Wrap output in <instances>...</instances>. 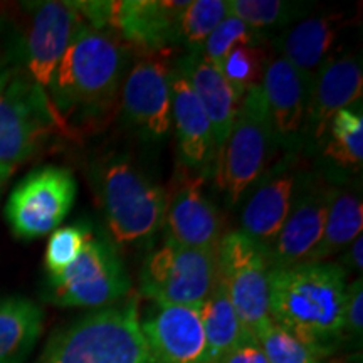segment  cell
I'll list each match as a JSON object with an SVG mask.
<instances>
[{
	"label": "cell",
	"mask_w": 363,
	"mask_h": 363,
	"mask_svg": "<svg viewBox=\"0 0 363 363\" xmlns=\"http://www.w3.org/2000/svg\"><path fill=\"white\" fill-rule=\"evenodd\" d=\"M201 320L207 343V363L219 362L240 345L256 342L240 323L219 278L201 308Z\"/></svg>",
	"instance_id": "d4e9b609"
},
{
	"label": "cell",
	"mask_w": 363,
	"mask_h": 363,
	"mask_svg": "<svg viewBox=\"0 0 363 363\" xmlns=\"http://www.w3.org/2000/svg\"><path fill=\"white\" fill-rule=\"evenodd\" d=\"M347 274L337 262L271 267L267 274L269 318L305 345L318 360L343 342Z\"/></svg>",
	"instance_id": "7a4b0ae2"
},
{
	"label": "cell",
	"mask_w": 363,
	"mask_h": 363,
	"mask_svg": "<svg viewBox=\"0 0 363 363\" xmlns=\"http://www.w3.org/2000/svg\"><path fill=\"white\" fill-rule=\"evenodd\" d=\"M318 363H321V362H318Z\"/></svg>",
	"instance_id": "74e56055"
},
{
	"label": "cell",
	"mask_w": 363,
	"mask_h": 363,
	"mask_svg": "<svg viewBox=\"0 0 363 363\" xmlns=\"http://www.w3.org/2000/svg\"><path fill=\"white\" fill-rule=\"evenodd\" d=\"M269 59L264 45H240L227 54L219 71L234 93L242 98L246 91L261 86Z\"/></svg>",
	"instance_id": "f1b7e54d"
},
{
	"label": "cell",
	"mask_w": 363,
	"mask_h": 363,
	"mask_svg": "<svg viewBox=\"0 0 363 363\" xmlns=\"http://www.w3.org/2000/svg\"><path fill=\"white\" fill-rule=\"evenodd\" d=\"M172 126L180 167L207 179L214 177L217 148L211 121L179 67L172 71Z\"/></svg>",
	"instance_id": "ac0fdd59"
},
{
	"label": "cell",
	"mask_w": 363,
	"mask_h": 363,
	"mask_svg": "<svg viewBox=\"0 0 363 363\" xmlns=\"http://www.w3.org/2000/svg\"><path fill=\"white\" fill-rule=\"evenodd\" d=\"M328 142L325 145L330 157L342 169L360 170L363 162V116L362 111L345 108L330 120Z\"/></svg>",
	"instance_id": "484cf974"
},
{
	"label": "cell",
	"mask_w": 363,
	"mask_h": 363,
	"mask_svg": "<svg viewBox=\"0 0 363 363\" xmlns=\"http://www.w3.org/2000/svg\"><path fill=\"white\" fill-rule=\"evenodd\" d=\"M362 61L353 52H331L315 74L305 133L315 143H323L335 113L362 101Z\"/></svg>",
	"instance_id": "d6986e66"
},
{
	"label": "cell",
	"mask_w": 363,
	"mask_h": 363,
	"mask_svg": "<svg viewBox=\"0 0 363 363\" xmlns=\"http://www.w3.org/2000/svg\"><path fill=\"white\" fill-rule=\"evenodd\" d=\"M279 147L261 86L246 91L225 143L217 155L214 180L229 207L246 197L266 174Z\"/></svg>",
	"instance_id": "5b68a950"
},
{
	"label": "cell",
	"mask_w": 363,
	"mask_h": 363,
	"mask_svg": "<svg viewBox=\"0 0 363 363\" xmlns=\"http://www.w3.org/2000/svg\"><path fill=\"white\" fill-rule=\"evenodd\" d=\"M13 174V170L6 169V167H0V195H2V190L6 187V184L9 182Z\"/></svg>",
	"instance_id": "8d00e7d4"
},
{
	"label": "cell",
	"mask_w": 363,
	"mask_h": 363,
	"mask_svg": "<svg viewBox=\"0 0 363 363\" xmlns=\"http://www.w3.org/2000/svg\"><path fill=\"white\" fill-rule=\"evenodd\" d=\"M140 316L136 296L88 313L57 330L38 363H155Z\"/></svg>",
	"instance_id": "3957f363"
},
{
	"label": "cell",
	"mask_w": 363,
	"mask_h": 363,
	"mask_svg": "<svg viewBox=\"0 0 363 363\" xmlns=\"http://www.w3.org/2000/svg\"><path fill=\"white\" fill-rule=\"evenodd\" d=\"M21 7L26 12V27L19 62L26 74L48 93L59 61L84 21L74 2L40 0L24 2Z\"/></svg>",
	"instance_id": "7c38bea8"
},
{
	"label": "cell",
	"mask_w": 363,
	"mask_h": 363,
	"mask_svg": "<svg viewBox=\"0 0 363 363\" xmlns=\"http://www.w3.org/2000/svg\"><path fill=\"white\" fill-rule=\"evenodd\" d=\"M271 264L264 247L240 230H230L217 249V278L238 313L240 323L256 340L269 318L267 274Z\"/></svg>",
	"instance_id": "8fae6325"
},
{
	"label": "cell",
	"mask_w": 363,
	"mask_h": 363,
	"mask_svg": "<svg viewBox=\"0 0 363 363\" xmlns=\"http://www.w3.org/2000/svg\"><path fill=\"white\" fill-rule=\"evenodd\" d=\"M229 13L227 0H192L187 4L179 22V44L189 54L202 52L203 44L212 30Z\"/></svg>",
	"instance_id": "83f0119b"
},
{
	"label": "cell",
	"mask_w": 363,
	"mask_h": 363,
	"mask_svg": "<svg viewBox=\"0 0 363 363\" xmlns=\"http://www.w3.org/2000/svg\"><path fill=\"white\" fill-rule=\"evenodd\" d=\"M363 229L362 195L352 189L331 185L328 212L320 242L313 249L305 262L318 264L342 252L353 242Z\"/></svg>",
	"instance_id": "cb8c5ba5"
},
{
	"label": "cell",
	"mask_w": 363,
	"mask_h": 363,
	"mask_svg": "<svg viewBox=\"0 0 363 363\" xmlns=\"http://www.w3.org/2000/svg\"><path fill=\"white\" fill-rule=\"evenodd\" d=\"M330 192L331 185L320 175H298L289 214L278 238L264 249L271 267H291L308 259L323 234Z\"/></svg>",
	"instance_id": "9a60e30c"
},
{
	"label": "cell",
	"mask_w": 363,
	"mask_h": 363,
	"mask_svg": "<svg viewBox=\"0 0 363 363\" xmlns=\"http://www.w3.org/2000/svg\"><path fill=\"white\" fill-rule=\"evenodd\" d=\"M267 363H318L320 360L291 333L269 320L256 337Z\"/></svg>",
	"instance_id": "1f68e13d"
},
{
	"label": "cell",
	"mask_w": 363,
	"mask_h": 363,
	"mask_svg": "<svg viewBox=\"0 0 363 363\" xmlns=\"http://www.w3.org/2000/svg\"><path fill=\"white\" fill-rule=\"evenodd\" d=\"M266 34L249 27L239 17L227 13L225 19L212 30L202 48V56L211 65L219 67L227 54L240 45H264Z\"/></svg>",
	"instance_id": "f546056e"
},
{
	"label": "cell",
	"mask_w": 363,
	"mask_h": 363,
	"mask_svg": "<svg viewBox=\"0 0 363 363\" xmlns=\"http://www.w3.org/2000/svg\"><path fill=\"white\" fill-rule=\"evenodd\" d=\"M342 335L345 340L362 342L363 335V281L358 278L347 286L342 311Z\"/></svg>",
	"instance_id": "d6a6232c"
},
{
	"label": "cell",
	"mask_w": 363,
	"mask_h": 363,
	"mask_svg": "<svg viewBox=\"0 0 363 363\" xmlns=\"http://www.w3.org/2000/svg\"><path fill=\"white\" fill-rule=\"evenodd\" d=\"M175 66L187 78L195 96L199 98L207 113L212 133H214L217 155H219L222 145L225 143L233 128L235 113L239 110V103L242 98L234 93L219 67L211 65L201 52L180 57Z\"/></svg>",
	"instance_id": "44dd1931"
},
{
	"label": "cell",
	"mask_w": 363,
	"mask_h": 363,
	"mask_svg": "<svg viewBox=\"0 0 363 363\" xmlns=\"http://www.w3.org/2000/svg\"><path fill=\"white\" fill-rule=\"evenodd\" d=\"M78 184L71 170L45 165L29 172L9 195L6 219L17 239L35 240L52 234L74 206Z\"/></svg>",
	"instance_id": "30bf717a"
},
{
	"label": "cell",
	"mask_w": 363,
	"mask_h": 363,
	"mask_svg": "<svg viewBox=\"0 0 363 363\" xmlns=\"http://www.w3.org/2000/svg\"><path fill=\"white\" fill-rule=\"evenodd\" d=\"M131 51L113 30L83 22L48 88L61 126L88 128L106 121L121 96Z\"/></svg>",
	"instance_id": "6da1fadb"
},
{
	"label": "cell",
	"mask_w": 363,
	"mask_h": 363,
	"mask_svg": "<svg viewBox=\"0 0 363 363\" xmlns=\"http://www.w3.org/2000/svg\"><path fill=\"white\" fill-rule=\"evenodd\" d=\"M170 51L140 54L121 88V108L143 138L160 140L172 128Z\"/></svg>",
	"instance_id": "4fadbf2b"
},
{
	"label": "cell",
	"mask_w": 363,
	"mask_h": 363,
	"mask_svg": "<svg viewBox=\"0 0 363 363\" xmlns=\"http://www.w3.org/2000/svg\"><path fill=\"white\" fill-rule=\"evenodd\" d=\"M44 310L26 296L0 298V363H22L43 333Z\"/></svg>",
	"instance_id": "603a6c76"
},
{
	"label": "cell",
	"mask_w": 363,
	"mask_h": 363,
	"mask_svg": "<svg viewBox=\"0 0 363 363\" xmlns=\"http://www.w3.org/2000/svg\"><path fill=\"white\" fill-rule=\"evenodd\" d=\"M337 264L345 271H352L362 274L363 269V238H358L353 242L348 244L347 247L342 251V257L337 261Z\"/></svg>",
	"instance_id": "e575fe53"
},
{
	"label": "cell",
	"mask_w": 363,
	"mask_h": 363,
	"mask_svg": "<svg viewBox=\"0 0 363 363\" xmlns=\"http://www.w3.org/2000/svg\"><path fill=\"white\" fill-rule=\"evenodd\" d=\"M313 79L284 57H271L261 89L279 145L291 148L306 130Z\"/></svg>",
	"instance_id": "ffe728a7"
},
{
	"label": "cell",
	"mask_w": 363,
	"mask_h": 363,
	"mask_svg": "<svg viewBox=\"0 0 363 363\" xmlns=\"http://www.w3.org/2000/svg\"><path fill=\"white\" fill-rule=\"evenodd\" d=\"M93 185L113 240L123 246L150 242L163 227L165 190L126 157L93 167Z\"/></svg>",
	"instance_id": "277c9868"
},
{
	"label": "cell",
	"mask_w": 363,
	"mask_h": 363,
	"mask_svg": "<svg viewBox=\"0 0 363 363\" xmlns=\"http://www.w3.org/2000/svg\"><path fill=\"white\" fill-rule=\"evenodd\" d=\"M140 326L155 363H207L201 310L153 305Z\"/></svg>",
	"instance_id": "2e32d148"
},
{
	"label": "cell",
	"mask_w": 363,
	"mask_h": 363,
	"mask_svg": "<svg viewBox=\"0 0 363 363\" xmlns=\"http://www.w3.org/2000/svg\"><path fill=\"white\" fill-rule=\"evenodd\" d=\"M298 175L293 153L276 167L271 165L254 184L240 211V233L264 249L269 246L289 214Z\"/></svg>",
	"instance_id": "e0dca14e"
},
{
	"label": "cell",
	"mask_w": 363,
	"mask_h": 363,
	"mask_svg": "<svg viewBox=\"0 0 363 363\" xmlns=\"http://www.w3.org/2000/svg\"><path fill=\"white\" fill-rule=\"evenodd\" d=\"M93 235V230L86 224L65 225L54 230L49 235L44 254L45 276L51 278V276H57L67 269L72 262L78 259L79 254L83 252L84 246Z\"/></svg>",
	"instance_id": "4dcf8cb0"
},
{
	"label": "cell",
	"mask_w": 363,
	"mask_h": 363,
	"mask_svg": "<svg viewBox=\"0 0 363 363\" xmlns=\"http://www.w3.org/2000/svg\"><path fill=\"white\" fill-rule=\"evenodd\" d=\"M217 279V252L190 249L165 239L145 259L140 293L153 305L201 310Z\"/></svg>",
	"instance_id": "52a82bcc"
},
{
	"label": "cell",
	"mask_w": 363,
	"mask_h": 363,
	"mask_svg": "<svg viewBox=\"0 0 363 363\" xmlns=\"http://www.w3.org/2000/svg\"><path fill=\"white\" fill-rule=\"evenodd\" d=\"M203 177L179 167L165 192L163 227L167 239L199 251L217 252L224 238V220L219 208L203 190Z\"/></svg>",
	"instance_id": "5bb4252c"
},
{
	"label": "cell",
	"mask_w": 363,
	"mask_h": 363,
	"mask_svg": "<svg viewBox=\"0 0 363 363\" xmlns=\"http://www.w3.org/2000/svg\"><path fill=\"white\" fill-rule=\"evenodd\" d=\"M59 126L48 93L17 71L0 91V167L16 170L33 160Z\"/></svg>",
	"instance_id": "ba28073f"
},
{
	"label": "cell",
	"mask_w": 363,
	"mask_h": 363,
	"mask_svg": "<svg viewBox=\"0 0 363 363\" xmlns=\"http://www.w3.org/2000/svg\"><path fill=\"white\" fill-rule=\"evenodd\" d=\"M340 26L342 16L305 17L286 27L276 39V49L281 57L315 79L318 69L333 51Z\"/></svg>",
	"instance_id": "7402d4cb"
},
{
	"label": "cell",
	"mask_w": 363,
	"mask_h": 363,
	"mask_svg": "<svg viewBox=\"0 0 363 363\" xmlns=\"http://www.w3.org/2000/svg\"><path fill=\"white\" fill-rule=\"evenodd\" d=\"M227 6L229 13L262 34L272 29H286L305 19L311 9L306 2L288 0H227Z\"/></svg>",
	"instance_id": "4316f807"
},
{
	"label": "cell",
	"mask_w": 363,
	"mask_h": 363,
	"mask_svg": "<svg viewBox=\"0 0 363 363\" xmlns=\"http://www.w3.org/2000/svg\"><path fill=\"white\" fill-rule=\"evenodd\" d=\"M131 293L123 259L110 239L93 235L83 252L57 276H45L43 298L61 308H106Z\"/></svg>",
	"instance_id": "8992f818"
},
{
	"label": "cell",
	"mask_w": 363,
	"mask_h": 363,
	"mask_svg": "<svg viewBox=\"0 0 363 363\" xmlns=\"http://www.w3.org/2000/svg\"><path fill=\"white\" fill-rule=\"evenodd\" d=\"M17 71H21V65L13 61V54L4 52L0 49V91L6 88Z\"/></svg>",
	"instance_id": "d590c367"
},
{
	"label": "cell",
	"mask_w": 363,
	"mask_h": 363,
	"mask_svg": "<svg viewBox=\"0 0 363 363\" xmlns=\"http://www.w3.org/2000/svg\"><path fill=\"white\" fill-rule=\"evenodd\" d=\"M189 0H88L74 2L86 24L110 29L140 54L170 51Z\"/></svg>",
	"instance_id": "9c48e42d"
},
{
	"label": "cell",
	"mask_w": 363,
	"mask_h": 363,
	"mask_svg": "<svg viewBox=\"0 0 363 363\" xmlns=\"http://www.w3.org/2000/svg\"><path fill=\"white\" fill-rule=\"evenodd\" d=\"M216 363H267V360L257 342H249L234 348Z\"/></svg>",
	"instance_id": "836d02e7"
}]
</instances>
